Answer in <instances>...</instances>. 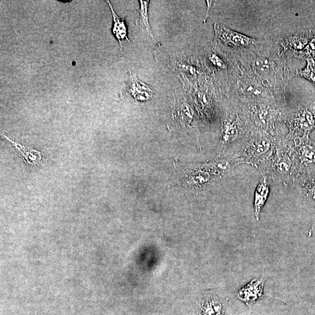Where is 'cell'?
Instances as JSON below:
<instances>
[{
  "mask_svg": "<svg viewBox=\"0 0 315 315\" xmlns=\"http://www.w3.org/2000/svg\"><path fill=\"white\" fill-rule=\"evenodd\" d=\"M130 72L129 80L120 91L121 97H130L137 102H146L154 96L153 91L147 84L138 80L137 75Z\"/></svg>",
  "mask_w": 315,
  "mask_h": 315,
  "instance_id": "1",
  "label": "cell"
},
{
  "mask_svg": "<svg viewBox=\"0 0 315 315\" xmlns=\"http://www.w3.org/2000/svg\"><path fill=\"white\" fill-rule=\"evenodd\" d=\"M311 196H312V199L315 201V187H314L312 193H311Z\"/></svg>",
  "mask_w": 315,
  "mask_h": 315,
  "instance_id": "22",
  "label": "cell"
},
{
  "mask_svg": "<svg viewBox=\"0 0 315 315\" xmlns=\"http://www.w3.org/2000/svg\"><path fill=\"white\" fill-rule=\"evenodd\" d=\"M258 70L263 73L268 72L271 70L272 65L271 62L266 58H261L257 60L255 63Z\"/></svg>",
  "mask_w": 315,
  "mask_h": 315,
  "instance_id": "18",
  "label": "cell"
},
{
  "mask_svg": "<svg viewBox=\"0 0 315 315\" xmlns=\"http://www.w3.org/2000/svg\"><path fill=\"white\" fill-rule=\"evenodd\" d=\"M2 136L13 145L16 149L19 152L21 156L25 159L28 164L32 165L40 164L42 161V153L41 152L33 149L29 147L24 146V145L16 142L10 139L9 137L5 135Z\"/></svg>",
  "mask_w": 315,
  "mask_h": 315,
  "instance_id": "6",
  "label": "cell"
},
{
  "mask_svg": "<svg viewBox=\"0 0 315 315\" xmlns=\"http://www.w3.org/2000/svg\"><path fill=\"white\" fill-rule=\"evenodd\" d=\"M270 114L265 109H260L259 111L256 113V120L258 123L263 125H266L269 118H270Z\"/></svg>",
  "mask_w": 315,
  "mask_h": 315,
  "instance_id": "19",
  "label": "cell"
},
{
  "mask_svg": "<svg viewBox=\"0 0 315 315\" xmlns=\"http://www.w3.org/2000/svg\"><path fill=\"white\" fill-rule=\"evenodd\" d=\"M302 157L304 162L311 163L315 161V148L309 145L303 147Z\"/></svg>",
  "mask_w": 315,
  "mask_h": 315,
  "instance_id": "17",
  "label": "cell"
},
{
  "mask_svg": "<svg viewBox=\"0 0 315 315\" xmlns=\"http://www.w3.org/2000/svg\"><path fill=\"white\" fill-rule=\"evenodd\" d=\"M216 37L223 43L235 48H245L253 44L255 41L245 35L229 30L224 26L215 24L214 26Z\"/></svg>",
  "mask_w": 315,
  "mask_h": 315,
  "instance_id": "3",
  "label": "cell"
},
{
  "mask_svg": "<svg viewBox=\"0 0 315 315\" xmlns=\"http://www.w3.org/2000/svg\"><path fill=\"white\" fill-rule=\"evenodd\" d=\"M269 192V186L266 178H264L258 185L254 193V212L256 219H259L261 209L267 199Z\"/></svg>",
  "mask_w": 315,
  "mask_h": 315,
  "instance_id": "8",
  "label": "cell"
},
{
  "mask_svg": "<svg viewBox=\"0 0 315 315\" xmlns=\"http://www.w3.org/2000/svg\"><path fill=\"white\" fill-rule=\"evenodd\" d=\"M108 5L112 11L113 19V25L112 33L114 34L117 40L119 41L120 50L122 52V42L127 40L130 43L127 33V28L125 18H120L115 12L111 2L107 1Z\"/></svg>",
  "mask_w": 315,
  "mask_h": 315,
  "instance_id": "5",
  "label": "cell"
},
{
  "mask_svg": "<svg viewBox=\"0 0 315 315\" xmlns=\"http://www.w3.org/2000/svg\"><path fill=\"white\" fill-rule=\"evenodd\" d=\"M202 315H224V305L214 295H208L201 303Z\"/></svg>",
  "mask_w": 315,
  "mask_h": 315,
  "instance_id": "9",
  "label": "cell"
},
{
  "mask_svg": "<svg viewBox=\"0 0 315 315\" xmlns=\"http://www.w3.org/2000/svg\"><path fill=\"white\" fill-rule=\"evenodd\" d=\"M312 35H303V36L293 37L286 41V44L289 45V48L295 50L303 51L313 38Z\"/></svg>",
  "mask_w": 315,
  "mask_h": 315,
  "instance_id": "13",
  "label": "cell"
},
{
  "mask_svg": "<svg viewBox=\"0 0 315 315\" xmlns=\"http://www.w3.org/2000/svg\"><path fill=\"white\" fill-rule=\"evenodd\" d=\"M307 60V66L305 69L297 72V75L305 78L312 82L315 86V61L314 60Z\"/></svg>",
  "mask_w": 315,
  "mask_h": 315,
  "instance_id": "14",
  "label": "cell"
},
{
  "mask_svg": "<svg viewBox=\"0 0 315 315\" xmlns=\"http://www.w3.org/2000/svg\"><path fill=\"white\" fill-rule=\"evenodd\" d=\"M175 108L176 119H178V121L182 125H190L192 121L193 116L192 109H190L188 104L186 103H182L181 104L176 105Z\"/></svg>",
  "mask_w": 315,
  "mask_h": 315,
  "instance_id": "12",
  "label": "cell"
},
{
  "mask_svg": "<svg viewBox=\"0 0 315 315\" xmlns=\"http://www.w3.org/2000/svg\"><path fill=\"white\" fill-rule=\"evenodd\" d=\"M264 279L262 278H255L251 281L238 293L240 300L250 306L261 298L263 294Z\"/></svg>",
  "mask_w": 315,
  "mask_h": 315,
  "instance_id": "4",
  "label": "cell"
},
{
  "mask_svg": "<svg viewBox=\"0 0 315 315\" xmlns=\"http://www.w3.org/2000/svg\"><path fill=\"white\" fill-rule=\"evenodd\" d=\"M315 102L308 107L300 109L289 120L292 133L307 132L315 126Z\"/></svg>",
  "mask_w": 315,
  "mask_h": 315,
  "instance_id": "2",
  "label": "cell"
},
{
  "mask_svg": "<svg viewBox=\"0 0 315 315\" xmlns=\"http://www.w3.org/2000/svg\"><path fill=\"white\" fill-rule=\"evenodd\" d=\"M239 136V129L237 123L232 119L226 120L223 124V143L228 144L237 139Z\"/></svg>",
  "mask_w": 315,
  "mask_h": 315,
  "instance_id": "10",
  "label": "cell"
},
{
  "mask_svg": "<svg viewBox=\"0 0 315 315\" xmlns=\"http://www.w3.org/2000/svg\"><path fill=\"white\" fill-rule=\"evenodd\" d=\"M275 169L281 174L285 175L289 172L291 168V162L288 157H282L276 163Z\"/></svg>",
  "mask_w": 315,
  "mask_h": 315,
  "instance_id": "15",
  "label": "cell"
},
{
  "mask_svg": "<svg viewBox=\"0 0 315 315\" xmlns=\"http://www.w3.org/2000/svg\"><path fill=\"white\" fill-rule=\"evenodd\" d=\"M210 60L211 63L216 67H219V68L221 69L226 68L225 64L218 56L212 54L210 57Z\"/></svg>",
  "mask_w": 315,
  "mask_h": 315,
  "instance_id": "20",
  "label": "cell"
},
{
  "mask_svg": "<svg viewBox=\"0 0 315 315\" xmlns=\"http://www.w3.org/2000/svg\"><path fill=\"white\" fill-rule=\"evenodd\" d=\"M207 13H206V17H205V19H204V23H206V21L208 19V15H209V11L210 10L211 8V6L212 5V1H207Z\"/></svg>",
  "mask_w": 315,
  "mask_h": 315,
  "instance_id": "21",
  "label": "cell"
},
{
  "mask_svg": "<svg viewBox=\"0 0 315 315\" xmlns=\"http://www.w3.org/2000/svg\"><path fill=\"white\" fill-rule=\"evenodd\" d=\"M140 8L139 9L140 18L137 20L136 24H139L141 29L143 31H146L152 38H154L153 34L152 33L150 25L149 23V18H148V5L149 1H140Z\"/></svg>",
  "mask_w": 315,
  "mask_h": 315,
  "instance_id": "11",
  "label": "cell"
},
{
  "mask_svg": "<svg viewBox=\"0 0 315 315\" xmlns=\"http://www.w3.org/2000/svg\"><path fill=\"white\" fill-rule=\"evenodd\" d=\"M271 147L270 141L267 138H260L248 144L245 151L246 158H256L267 153Z\"/></svg>",
  "mask_w": 315,
  "mask_h": 315,
  "instance_id": "7",
  "label": "cell"
},
{
  "mask_svg": "<svg viewBox=\"0 0 315 315\" xmlns=\"http://www.w3.org/2000/svg\"><path fill=\"white\" fill-rule=\"evenodd\" d=\"M241 90L243 94L249 95L252 97H256L261 94V90L259 88L257 87L255 85L247 82L242 84Z\"/></svg>",
  "mask_w": 315,
  "mask_h": 315,
  "instance_id": "16",
  "label": "cell"
}]
</instances>
